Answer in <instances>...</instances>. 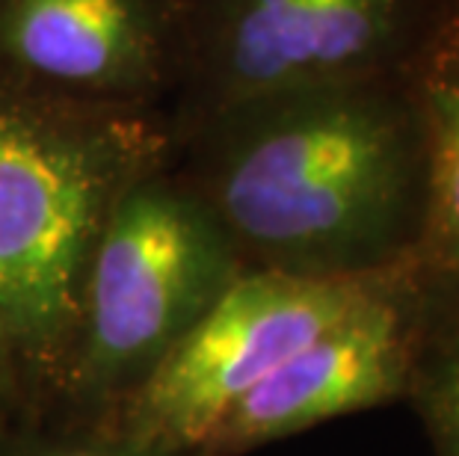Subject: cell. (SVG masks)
<instances>
[{"instance_id": "obj_11", "label": "cell", "mask_w": 459, "mask_h": 456, "mask_svg": "<svg viewBox=\"0 0 459 456\" xmlns=\"http://www.w3.org/2000/svg\"><path fill=\"white\" fill-rule=\"evenodd\" d=\"M18 409H22V397H18L15 371H13V365H9L4 344H0V424L13 418Z\"/></svg>"}, {"instance_id": "obj_3", "label": "cell", "mask_w": 459, "mask_h": 456, "mask_svg": "<svg viewBox=\"0 0 459 456\" xmlns=\"http://www.w3.org/2000/svg\"><path fill=\"white\" fill-rule=\"evenodd\" d=\"M243 273L226 228L163 158L122 193L95 246L48 415L113 424Z\"/></svg>"}, {"instance_id": "obj_9", "label": "cell", "mask_w": 459, "mask_h": 456, "mask_svg": "<svg viewBox=\"0 0 459 456\" xmlns=\"http://www.w3.org/2000/svg\"><path fill=\"white\" fill-rule=\"evenodd\" d=\"M0 456H202L136 435L119 424H77L15 412L0 424Z\"/></svg>"}, {"instance_id": "obj_4", "label": "cell", "mask_w": 459, "mask_h": 456, "mask_svg": "<svg viewBox=\"0 0 459 456\" xmlns=\"http://www.w3.org/2000/svg\"><path fill=\"white\" fill-rule=\"evenodd\" d=\"M181 9L172 137L264 95L409 74L456 0H181Z\"/></svg>"}, {"instance_id": "obj_1", "label": "cell", "mask_w": 459, "mask_h": 456, "mask_svg": "<svg viewBox=\"0 0 459 456\" xmlns=\"http://www.w3.org/2000/svg\"><path fill=\"white\" fill-rule=\"evenodd\" d=\"M169 158L243 270L302 279L412 270L427 145L409 74L231 104L175 133Z\"/></svg>"}, {"instance_id": "obj_5", "label": "cell", "mask_w": 459, "mask_h": 456, "mask_svg": "<svg viewBox=\"0 0 459 456\" xmlns=\"http://www.w3.org/2000/svg\"><path fill=\"white\" fill-rule=\"evenodd\" d=\"M383 279H302L243 270L113 424L202 453L252 388L353 312Z\"/></svg>"}, {"instance_id": "obj_6", "label": "cell", "mask_w": 459, "mask_h": 456, "mask_svg": "<svg viewBox=\"0 0 459 456\" xmlns=\"http://www.w3.org/2000/svg\"><path fill=\"white\" fill-rule=\"evenodd\" d=\"M181 0H0V86L104 110H169Z\"/></svg>"}, {"instance_id": "obj_2", "label": "cell", "mask_w": 459, "mask_h": 456, "mask_svg": "<svg viewBox=\"0 0 459 456\" xmlns=\"http://www.w3.org/2000/svg\"><path fill=\"white\" fill-rule=\"evenodd\" d=\"M169 154L166 110H104L0 86V344L18 412L54 400L107 219L134 178Z\"/></svg>"}, {"instance_id": "obj_7", "label": "cell", "mask_w": 459, "mask_h": 456, "mask_svg": "<svg viewBox=\"0 0 459 456\" xmlns=\"http://www.w3.org/2000/svg\"><path fill=\"white\" fill-rule=\"evenodd\" d=\"M424 297L412 270L385 276L350 314L273 371L222 418L202 456H243L409 391Z\"/></svg>"}, {"instance_id": "obj_12", "label": "cell", "mask_w": 459, "mask_h": 456, "mask_svg": "<svg viewBox=\"0 0 459 456\" xmlns=\"http://www.w3.org/2000/svg\"><path fill=\"white\" fill-rule=\"evenodd\" d=\"M456 6H459V0H456Z\"/></svg>"}, {"instance_id": "obj_8", "label": "cell", "mask_w": 459, "mask_h": 456, "mask_svg": "<svg viewBox=\"0 0 459 456\" xmlns=\"http://www.w3.org/2000/svg\"><path fill=\"white\" fill-rule=\"evenodd\" d=\"M427 145V208L412 261L421 294L459 290V6L409 72Z\"/></svg>"}, {"instance_id": "obj_10", "label": "cell", "mask_w": 459, "mask_h": 456, "mask_svg": "<svg viewBox=\"0 0 459 456\" xmlns=\"http://www.w3.org/2000/svg\"><path fill=\"white\" fill-rule=\"evenodd\" d=\"M409 388L418 394L438 456H459V332L433 358L418 356Z\"/></svg>"}]
</instances>
